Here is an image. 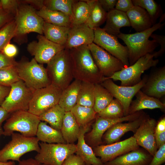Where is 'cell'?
Listing matches in <instances>:
<instances>
[{
	"label": "cell",
	"instance_id": "cell-30",
	"mask_svg": "<svg viewBox=\"0 0 165 165\" xmlns=\"http://www.w3.org/2000/svg\"><path fill=\"white\" fill-rule=\"evenodd\" d=\"M70 28L45 22L43 34L45 37L51 41L64 46L67 41Z\"/></svg>",
	"mask_w": 165,
	"mask_h": 165
},
{
	"label": "cell",
	"instance_id": "cell-56",
	"mask_svg": "<svg viewBox=\"0 0 165 165\" xmlns=\"http://www.w3.org/2000/svg\"><path fill=\"white\" fill-rule=\"evenodd\" d=\"M165 131V117H161L157 123L155 133H159Z\"/></svg>",
	"mask_w": 165,
	"mask_h": 165
},
{
	"label": "cell",
	"instance_id": "cell-21",
	"mask_svg": "<svg viewBox=\"0 0 165 165\" xmlns=\"http://www.w3.org/2000/svg\"><path fill=\"white\" fill-rule=\"evenodd\" d=\"M141 90L146 95L159 100L165 96V66L156 68L151 73Z\"/></svg>",
	"mask_w": 165,
	"mask_h": 165
},
{
	"label": "cell",
	"instance_id": "cell-39",
	"mask_svg": "<svg viewBox=\"0 0 165 165\" xmlns=\"http://www.w3.org/2000/svg\"><path fill=\"white\" fill-rule=\"evenodd\" d=\"M75 0H44V5L47 9L61 12L69 16L72 14V6Z\"/></svg>",
	"mask_w": 165,
	"mask_h": 165
},
{
	"label": "cell",
	"instance_id": "cell-16",
	"mask_svg": "<svg viewBox=\"0 0 165 165\" xmlns=\"http://www.w3.org/2000/svg\"><path fill=\"white\" fill-rule=\"evenodd\" d=\"M139 148V146L133 136L123 141L111 144L98 145L93 148V150L96 156L100 157L104 164Z\"/></svg>",
	"mask_w": 165,
	"mask_h": 165
},
{
	"label": "cell",
	"instance_id": "cell-13",
	"mask_svg": "<svg viewBox=\"0 0 165 165\" xmlns=\"http://www.w3.org/2000/svg\"><path fill=\"white\" fill-rule=\"evenodd\" d=\"M143 112L142 110L115 119L105 118L97 116L92 130L86 136L85 135L86 142L90 147L93 148L101 145L103 135L111 127L117 123L134 120L138 118Z\"/></svg>",
	"mask_w": 165,
	"mask_h": 165
},
{
	"label": "cell",
	"instance_id": "cell-58",
	"mask_svg": "<svg viewBox=\"0 0 165 165\" xmlns=\"http://www.w3.org/2000/svg\"><path fill=\"white\" fill-rule=\"evenodd\" d=\"M15 162L14 161H10L6 162H0V165H15Z\"/></svg>",
	"mask_w": 165,
	"mask_h": 165
},
{
	"label": "cell",
	"instance_id": "cell-40",
	"mask_svg": "<svg viewBox=\"0 0 165 165\" xmlns=\"http://www.w3.org/2000/svg\"><path fill=\"white\" fill-rule=\"evenodd\" d=\"M97 116L109 119L117 118L125 116L122 106L115 98L103 110L97 113Z\"/></svg>",
	"mask_w": 165,
	"mask_h": 165
},
{
	"label": "cell",
	"instance_id": "cell-50",
	"mask_svg": "<svg viewBox=\"0 0 165 165\" xmlns=\"http://www.w3.org/2000/svg\"><path fill=\"white\" fill-rule=\"evenodd\" d=\"M1 52L8 57L14 58L17 53L18 50L15 45L9 43L4 46Z\"/></svg>",
	"mask_w": 165,
	"mask_h": 165
},
{
	"label": "cell",
	"instance_id": "cell-61",
	"mask_svg": "<svg viewBox=\"0 0 165 165\" xmlns=\"http://www.w3.org/2000/svg\"><path fill=\"white\" fill-rule=\"evenodd\" d=\"M85 165H87L85 164Z\"/></svg>",
	"mask_w": 165,
	"mask_h": 165
},
{
	"label": "cell",
	"instance_id": "cell-38",
	"mask_svg": "<svg viewBox=\"0 0 165 165\" xmlns=\"http://www.w3.org/2000/svg\"><path fill=\"white\" fill-rule=\"evenodd\" d=\"M132 1L134 6H140L146 11L152 25L156 23L157 19L163 14L160 5L153 0H132Z\"/></svg>",
	"mask_w": 165,
	"mask_h": 165
},
{
	"label": "cell",
	"instance_id": "cell-49",
	"mask_svg": "<svg viewBox=\"0 0 165 165\" xmlns=\"http://www.w3.org/2000/svg\"><path fill=\"white\" fill-rule=\"evenodd\" d=\"M83 160L79 156L75 154L68 156L62 165H85Z\"/></svg>",
	"mask_w": 165,
	"mask_h": 165
},
{
	"label": "cell",
	"instance_id": "cell-46",
	"mask_svg": "<svg viewBox=\"0 0 165 165\" xmlns=\"http://www.w3.org/2000/svg\"><path fill=\"white\" fill-rule=\"evenodd\" d=\"M16 62L14 58H9L0 52V69L15 66Z\"/></svg>",
	"mask_w": 165,
	"mask_h": 165
},
{
	"label": "cell",
	"instance_id": "cell-15",
	"mask_svg": "<svg viewBox=\"0 0 165 165\" xmlns=\"http://www.w3.org/2000/svg\"><path fill=\"white\" fill-rule=\"evenodd\" d=\"M88 46L96 65L104 77H109L125 67L120 60L94 42Z\"/></svg>",
	"mask_w": 165,
	"mask_h": 165
},
{
	"label": "cell",
	"instance_id": "cell-48",
	"mask_svg": "<svg viewBox=\"0 0 165 165\" xmlns=\"http://www.w3.org/2000/svg\"><path fill=\"white\" fill-rule=\"evenodd\" d=\"M14 18L12 14L0 8V28Z\"/></svg>",
	"mask_w": 165,
	"mask_h": 165
},
{
	"label": "cell",
	"instance_id": "cell-3",
	"mask_svg": "<svg viewBox=\"0 0 165 165\" xmlns=\"http://www.w3.org/2000/svg\"><path fill=\"white\" fill-rule=\"evenodd\" d=\"M47 64L46 68L51 84L63 90L74 79L70 50L64 48Z\"/></svg>",
	"mask_w": 165,
	"mask_h": 165
},
{
	"label": "cell",
	"instance_id": "cell-60",
	"mask_svg": "<svg viewBox=\"0 0 165 165\" xmlns=\"http://www.w3.org/2000/svg\"><path fill=\"white\" fill-rule=\"evenodd\" d=\"M1 8V2H0V8Z\"/></svg>",
	"mask_w": 165,
	"mask_h": 165
},
{
	"label": "cell",
	"instance_id": "cell-42",
	"mask_svg": "<svg viewBox=\"0 0 165 165\" xmlns=\"http://www.w3.org/2000/svg\"><path fill=\"white\" fill-rule=\"evenodd\" d=\"M15 66L0 69V85L11 87L20 80Z\"/></svg>",
	"mask_w": 165,
	"mask_h": 165
},
{
	"label": "cell",
	"instance_id": "cell-44",
	"mask_svg": "<svg viewBox=\"0 0 165 165\" xmlns=\"http://www.w3.org/2000/svg\"><path fill=\"white\" fill-rule=\"evenodd\" d=\"M153 40L155 41L160 46V50L157 52L152 53L154 57L156 58L161 56L164 53L165 51V36L164 35H159L156 34H152L150 36Z\"/></svg>",
	"mask_w": 165,
	"mask_h": 165
},
{
	"label": "cell",
	"instance_id": "cell-54",
	"mask_svg": "<svg viewBox=\"0 0 165 165\" xmlns=\"http://www.w3.org/2000/svg\"><path fill=\"white\" fill-rule=\"evenodd\" d=\"M156 143L157 149L165 144V131L155 134Z\"/></svg>",
	"mask_w": 165,
	"mask_h": 165
},
{
	"label": "cell",
	"instance_id": "cell-6",
	"mask_svg": "<svg viewBox=\"0 0 165 165\" xmlns=\"http://www.w3.org/2000/svg\"><path fill=\"white\" fill-rule=\"evenodd\" d=\"M11 136V140L0 150V162H18L20 157L28 152H39V141L36 137H26L15 133Z\"/></svg>",
	"mask_w": 165,
	"mask_h": 165
},
{
	"label": "cell",
	"instance_id": "cell-5",
	"mask_svg": "<svg viewBox=\"0 0 165 165\" xmlns=\"http://www.w3.org/2000/svg\"><path fill=\"white\" fill-rule=\"evenodd\" d=\"M15 67L20 80L33 91L51 84L46 68L34 58L31 61L23 59L17 62Z\"/></svg>",
	"mask_w": 165,
	"mask_h": 165
},
{
	"label": "cell",
	"instance_id": "cell-26",
	"mask_svg": "<svg viewBox=\"0 0 165 165\" xmlns=\"http://www.w3.org/2000/svg\"><path fill=\"white\" fill-rule=\"evenodd\" d=\"M130 26L137 32L150 28L153 25L150 16L144 9L134 6L126 13Z\"/></svg>",
	"mask_w": 165,
	"mask_h": 165
},
{
	"label": "cell",
	"instance_id": "cell-31",
	"mask_svg": "<svg viewBox=\"0 0 165 165\" xmlns=\"http://www.w3.org/2000/svg\"><path fill=\"white\" fill-rule=\"evenodd\" d=\"M36 12L46 23L57 26L71 27L70 17L62 12L49 9L44 6L36 10Z\"/></svg>",
	"mask_w": 165,
	"mask_h": 165
},
{
	"label": "cell",
	"instance_id": "cell-47",
	"mask_svg": "<svg viewBox=\"0 0 165 165\" xmlns=\"http://www.w3.org/2000/svg\"><path fill=\"white\" fill-rule=\"evenodd\" d=\"M134 6L131 0H117L115 9L119 11L126 13Z\"/></svg>",
	"mask_w": 165,
	"mask_h": 165
},
{
	"label": "cell",
	"instance_id": "cell-37",
	"mask_svg": "<svg viewBox=\"0 0 165 165\" xmlns=\"http://www.w3.org/2000/svg\"><path fill=\"white\" fill-rule=\"evenodd\" d=\"M94 84L81 82L76 104L93 108L94 103Z\"/></svg>",
	"mask_w": 165,
	"mask_h": 165
},
{
	"label": "cell",
	"instance_id": "cell-19",
	"mask_svg": "<svg viewBox=\"0 0 165 165\" xmlns=\"http://www.w3.org/2000/svg\"><path fill=\"white\" fill-rule=\"evenodd\" d=\"M147 115L144 112L137 119L127 123H116L109 128L105 133L102 141L109 145L119 141L121 138L126 133L132 131L135 132L141 123Z\"/></svg>",
	"mask_w": 165,
	"mask_h": 165
},
{
	"label": "cell",
	"instance_id": "cell-27",
	"mask_svg": "<svg viewBox=\"0 0 165 165\" xmlns=\"http://www.w3.org/2000/svg\"><path fill=\"white\" fill-rule=\"evenodd\" d=\"M81 82L75 79L62 90L58 104L65 112L71 111L76 105Z\"/></svg>",
	"mask_w": 165,
	"mask_h": 165
},
{
	"label": "cell",
	"instance_id": "cell-9",
	"mask_svg": "<svg viewBox=\"0 0 165 165\" xmlns=\"http://www.w3.org/2000/svg\"><path fill=\"white\" fill-rule=\"evenodd\" d=\"M40 150L34 159L44 165H62L69 156L76 153L74 144L39 143Z\"/></svg>",
	"mask_w": 165,
	"mask_h": 165
},
{
	"label": "cell",
	"instance_id": "cell-62",
	"mask_svg": "<svg viewBox=\"0 0 165 165\" xmlns=\"http://www.w3.org/2000/svg\"><path fill=\"white\" fill-rule=\"evenodd\" d=\"M164 165H165V164H164Z\"/></svg>",
	"mask_w": 165,
	"mask_h": 165
},
{
	"label": "cell",
	"instance_id": "cell-7",
	"mask_svg": "<svg viewBox=\"0 0 165 165\" xmlns=\"http://www.w3.org/2000/svg\"><path fill=\"white\" fill-rule=\"evenodd\" d=\"M40 122L38 116L28 111L14 112L7 119L3 126V135L11 136L14 132H18L26 137H35Z\"/></svg>",
	"mask_w": 165,
	"mask_h": 165
},
{
	"label": "cell",
	"instance_id": "cell-51",
	"mask_svg": "<svg viewBox=\"0 0 165 165\" xmlns=\"http://www.w3.org/2000/svg\"><path fill=\"white\" fill-rule=\"evenodd\" d=\"M102 8L107 13L115 8L117 0H98Z\"/></svg>",
	"mask_w": 165,
	"mask_h": 165
},
{
	"label": "cell",
	"instance_id": "cell-25",
	"mask_svg": "<svg viewBox=\"0 0 165 165\" xmlns=\"http://www.w3.org/2000/svg\"><path fill=\"white\" fill-rule=\"evenodd\" d=\"M106 21V24L103 28L108 34L117 37L121 33V28L130 26L126 13L115 8L107 13Z\"/></svg>",
	"mask_w": 165,
	"mask_h": 165
},
{
	"label": "cell",
	"instance_id": "cell-10",
	"mask_svg": "<svg viewBox=\"0 0 165 165\" xmlns=\"http://www.w3.org/2000/svg\"><path fill=\"white\" fill-rule=\"evenodd\" d=\"M62 90L52 84L34 91L28 111L38 116L58 104Z\"/></svg>",
	"mask_w": 165,
	"mask_h": 165
},
{
	"label": "cell",
	"instance_id": "cell-55",
	"mask_svg": "<svg viewBox=\"0 0 165 165\" xmlns=\"http://www.w3.org/2000/svg\"><path fill=\"white\" fill-rule=\"evenodd\" d=\"M11 87H6L0 85V106L8 95Z\"/></svg>",
	"mask_w": 165,
	"mask_h": 165
},
{
	"label": "cell",
	"instance_id": "cell-24",
	"mask_svg": "<svg viewBox=\"0 0 165 165\" xmlns=\"http://www.w3.org/2000/svg\"><path fill=\"white\" fill-rule=\"evenodd\" d=\"M135 100L132 101L129 109V115L142 111L143 109L159 108L163 111L165 110V104L160 100L148 96L141 90L135 94Z\"/></svg>",
	"mask_w": 165,
	"mask_h": 165
},
{
	"label": "cell",
	"instance_id": "cell-41",
	"mask_svg": "<svg viewBox=\"0 0 165 165\" xmlns=\"http://www.w3.org/2000/svg\"><path fill=\"white\" fill-rule=\"evenodd\" d=\"M16 28V24L14 19L0 28V52L14 37Z\"/></svg>",
	"mask_w": 165,
	"mask_h": 165
},
{
	"label": "cell",
	"instance_id": "cell-32",
	"mask_svg": "<svg viewBox=\"0 0 165 165\" xmlns=\"http://www.w3.org/2000/svg\"><path fill=\"white\" fill-rule=\"evenodd\" d=\"M85 1L90 6V13L86 24L90 28L99 27L106 20L107 13L101 7L98 0Z\"/></svg>",
	"mask_w": 165,
	"mask_h": 165
},
{
	"label": "cell",
	"instance_id": "cell-1",
	"mask_svg": "<svg viewBox=\"0 0 165 165\" xmlns=\"http://www.w3.org/2000/svg\"><path fill=\"white\" fill-rule=\"evenodd\" d=\"M74 79L94 84L101 83L104 77L96 65L88 45L70 50Z\"/></svg>",
	"mask_w": 165,
	"mask_h": 165
},
{
	"label": "cell",
	"instance_id": "cell-36",
	"mask_svg": "<svg viewBox=\"0 0 165 165\" xmlns=\"http://www.w3.org/2000/svg\"><path fill=\"white\" fill-rule=\"evenodd\" d=\"M71 112L79 127H84L90 124L95 119L97 113L93 108L84 106L76 104Z\"/></svg>",
	"mask_w": 165,
	"mask_h": 165
},
{
	"label": "cell",
	"instance_id": "cell-20",
	"mask_svg": "<svg viewBox=\"0 0 165 165\" xmlns=\"http://www.w3.org/2000/svg\"><path fill=\"white\" fill-rule=\"evenodd\" d=\"M94 38V29L86 23L70 27L65 49H70L82 45H88L93 42Z\"/></svg>",
	"mask_w": 165,
	"mask_h": 165
},
{
	"label": "cell",
	"instance_id": "cell-23",
	"mask_svg": "<svg viewBox=\"0 0 165 165\" xmlns=\"http://www.w3.org/2000/svg\"><path fill=\"white\" fill-rule=\"evenodd\" d=\"M153 156L139 148L118 156L105 165H148Z\"/></svg>",
	"mask_w": 165,
	"mask_h": 165
},
{
	"label": "cell",
	"instance_id": "cell-12",
	"mask_svg": "<svg viewBox=\"0 0 165 165\" xmlns=\"http://www.w3.org/2000/svg\"><path fill=\"white\" fill-rule=\"evenodd\" d=\"M94 31L93 42L120 60L125 67L129 66L128 48L119 42L118 37L108 34L100 27Z\"/></svg>",
	"mask_w": 165,
	"mask_h": 165
},
{
	"label": "cell",
	"instance_id": "cell-52",
	"mask_svg": "<svg viewBox=\"0 0 165 165\" xmlns=\"http://www.w3.org/2000/svg\"><path fill=\"white\" fill-rule=\"evenodd\" d=\"M21 1L23 3L31 5L37 10L40 9L44 6L43 3L44 0H26Z\"/></svg>",
	"mask_w": 165,
	"mask_h": 165
},
{
	"label": "cell",
	"instance_id": "cell-22",
	"mask_svg": "<svg viewBox=\"0 0 165 165\" xmlns=\"http://www.w3.org/2000/svg\"><path fill=\"white\" fill-rule=\"evenodd\" d=\"M90 124L80 127L75 153L82 158L86 165H105L100 159L96 156L92 148L85 140V135L90 129Z\"/></svg>",
	"mask_w": 165,
	"mask_h": 165
},
{
	"label": "cell",
	"instance_id": "cell-29",
	"mask_svg": "<svg viewBox=\"0 0 165 165\" xmlns=\"http://www.w3.org/2000/svg\"><path fill=\"white\" fill-rule=\"evenodd\" d=\"M36 136L39 141L44 143H67L61 130L54 129L43 121H41L38 124Z\"/></svg>",
	"mask_w": 165,
	"mask_h": 165
},
{
	"label": "cell",
	"instance_id": "cell-43",
	"mask_svg": "<svg viewBox=\"0 0 165 165\" xmlns=\"http://www.w3.org/2000/svg\"><path fill=\"white\" fill-rule=\"evenodd\" d=\"M1 8L12 14L15 16L21 3L20 0H0Z\"/></svg>",
	"mask_w": 165,
	"mask_h": 165
},
{
	"label": "cell",
	"instance_id": "cell-2",
	"mask_svg": "<svg viewBox=\"0 0 165 165\" xmlns=\"http://www.w3.org/2000/svg\"><path fill=\"white\" fill-rule=\"evenodd\" d=\"M164 24V23L159 22L142 31L130 34L121 32L117 36L118 38L124 42L128 48L129 66L142 57L154 52L158 44L153 40H149V38L154 32L162 28Z\"/></svg>",
	"mask_w": 165,
	"mask_h": 165
},
{
	"label": "cell",
	"instance_id": "cell-33",
	"mask_svg": "<svg viewBox=\"0 0 165 165\" xmlns=\"http://www.w3.org/2000/svg\"><path fill=\"white\" fill-rule=\"evenodd\" d=\"M65 112L57 104L44 112L38 117L41 121L47 122L52 128L61 130Z\"/></svg>",
	"mask_w": 165,
	"mask_h": 165
},
{
	"label": "cell",
	"instance_id": "cell-14",
	"mask_svg": "<svg viewBox=\"0 0 165 165\" xmlns=\"http://www.w3.org/2000/svg\"><path fill=\"white\" fill-rule=\"evenodd\" d=\"M148 77L145 75L139 83L132 86H119L110 79L104 80L100 84L120 103L125 116L129 115V109L133 97L145 85Z\"/></svg>",
	"mask_w": 165,
	"mask_h": 165
},
{
	"label": "cell",
	"instance_id": "cell-53",
	"mask_svg": "<svg viewBox=\"0 0 165 165\" xmlns=\"http://www.w3.org/2000/svg\"><path fill=\"white\" fill-rule=\"evenodd\" d=\"M9 113L0 106V136L3 135V130L2 127V123L9 117Z\"/></svg>",
	"mask_w": 165,
	"mask_h": 165
},
{
	"label": "cell",
	"instance_id": "cell-8",
	"mask_svg": "<svg viewBox=\"0 0 165 165\" xmlns=\"http://www.w3.org/2000/svg\"><path fill=\"white\" fill-rule=\"evenodd\" d=\"M154 58L152 53L147 54L140 58L132 65L124 68L109 77H104L103 81L110 79L115 81H120L121 86L134 85L141 80V75L145 71L151 67H156L158 64L159 60L154 59Z\"/></svg>",
	"mask_w": 165,
	"mask_h": 165
},
{
	"label": "cell",
	"instance_id": "cell-57",
	"mask_svg": "<svg viewBox=\"0 0 165 165\" xmlns=\"http://www.w3.org/2000/svg\"><path fill=\"white\" fill-rule=\"evenodd\" d=\"M17 165H44L38 162L34 158H30L20 160Z\"/></svg>",
	"mask_w": 165,
	"mask_h": 165
},
{
	"label": "cell",
	"instance_id": "cell-34",
	"mask_svg": "<svg viewBox=\"0 0 165 165\" xmlns=\"http://www.w3.org/2000/svg\"><path fill=\"white\" fill-rule=\"evenodd\" d=\"M90 6L85 0H75L72 8L71 26L85 23L88 18Z\"/></svg>",
	"mask_w": 165,
	"mask_h": 165
},
{
	"label": "cell",
	"instance_id": "cell-4",
	"mask_svg": "<svg viewBox=\"0 0 165 165\" xmlns=\"http://www.w3.org/2000/svg\"><path fill=\"white\" fill-rule=\"evenodd\" d=\"M21 1V0H20ZM15 16L16 41L21 42L28 34L34 32L42 35L45 21L36 13V9L31 5L21 2Z\"/></svg>",
	"mask_w": 165,
	"mask_h": 165
},
{
	"label": "cell",
	"instance_id": "cell-18",
	"mask_svg": "<svg viewBox=\"0 0 165 165\" xmlns=\"http://www.w3.org/2000/svg\"><path fill=\"white\" fill-rule=\"evenodd\" d=\"M157 122L147 115L134 133L136 143L152 156L157 150L155 139V128Z\"/></svg>",
	"mask_w": 165,
	"mask_h": 165
},
{
	"label": "cell",
	"instance_id": "cell-11",
	"mask_svg": "<svg viewBox=\"0 0 165 165\" xmlns=\"http://www.w3.org/2000/svg\"><path fill=\"white\" fill-rule=\"evenodd\" d=\"M34 91L20 80L11 85L8 95L0 106L9 114L28 111Z\"/></svg>",
	"mask_w": 165,
	"mask_h": 165
},
{
	"label": "cell",
	"instance_id": "cell-45",
	"mask_svg": "<svg viewBox=\"0 0 165 165\" xmlns=\"http://www.w3.org/2000/svg\"><path fill=\"white\" fill-rule=\"evenodd\" d=\"M165 162V144L159 148L148 165H161Z\"/></svg>",
	"mask_w": 165,
	"mask_h": 165
},
{
	"label": "cell",
	"instance_id": "cell-28",
	"mask_svg": "<svg viewBox=\"0 0 165 165\" xmlns=\"http://www.w3.org/2000/svg\"><path fill=\"white\" fill-rule=\"evenodd\" d=\"M61 131L67 143L74 144L77 140L80 127L71 111L65 112Z\"/></svg>",
	"mask_w": 165,
	"mask_h": 165
},
{
	"label": "cell",
	"instance_id": "cell-59",
	"mask_svg": "<svg viewBox=\"0 0 165 165\" xmlns=\"http://www.w3.org/2000/svg\"><path fill=\"white\" fill-rule=\"evenodd\" d=\"M165 19V13L163 14L160 16V21L159 22L161 23L162 22H163Z\"/></svg>",
	"mask_w": 165,
	"mask_h": 165
},
{
	"label": "cell",
	"instance_id": "cell-35",
	"mask_svg": "<svg viewBox=\"0 0 165 165\" xmlns=\"http://www.w3.org/2000/svg\"><path fill=\"white\" fill-rule=\"evenodd\" d=\"M93 108L97 114L103 110L114 99L112 94L101 84H94Z\"/></svg>",
	"mask_w": 165,
	"mask_h": 165
},
{
	"label": "cell",
	"instance_id": "cell-17",
	"mask_svg": "<svg viewBox=\"0 0 165 165\" xmlns=\"http://www.w3.org/2000/svg\"><path fill=\"white\" fill-rule=\"evenodd\" d=\"M37 41L30 42L27 46L28 52L40 64H47L58 53L65 48L64 46L54 43L42 35L38 34Z\"/></svg>",
	"mask_w": 165,
	"mask_h": 165
}]
</instances>
